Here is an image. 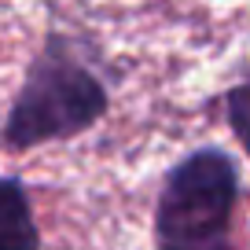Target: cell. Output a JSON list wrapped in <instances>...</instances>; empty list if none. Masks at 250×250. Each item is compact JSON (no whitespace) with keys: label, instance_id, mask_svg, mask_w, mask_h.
<instances>
[{"label":"cell","instance_id":"7a4b0ae2","mask_svg":"<svg viewBox=\"0 0 250 250\" xmlns=\"http://www.w3.org/2000/svg\"><path fill=\"white\" fill-rule=\"evenodd\" d=\"M239 206V169L221 147L184 155L158 188L155 247L158 250H235L232 221Z\"/></svg>","mask_w":250,"mask_h":250},{"label":"cell","instance_id":"6da1fadb","mask_svg":"<svg viewBox=\"0 0 250 250\" xmlns=\"http://www.w3.org/2000/svg\"><path fill=\"white\" fill-rule=\"evenodd\" d=\"M110 107V92L96 70L78 55L74 41L52 33L15 92L0 129L11 151H33L41 144H59L88 133Z\"/></svg>","mask_w":250,"mask_h":250},{"label":"cell","instance_id":"277c9868","mask_svg":"<svg viewBox=\"0 0 250 250\" xmlns=\"http://www.w3.org/2000/svg\"><path fill=\"white\" fill-rule=\"evenodd\" d=\"M225 114H228V125H232L235 140L243 144V151H247V158H250V81H239V85L228 88Z\"/></svg>","mask_w":250,"mask_h":250},{"label":"cell","instance_id":"3957f363","mask_svg":"<svg viewBox=\"0 0 250 250\" xmlns=\"http://www.w3.org/2000/svg\"><path fill=\"white\" fill-rule=\"evenodd\" d=\"M0 250H41L33 203L19 177H0Z\"/></svg>","mask_w":250,"mask_h":250}]
</instances>
